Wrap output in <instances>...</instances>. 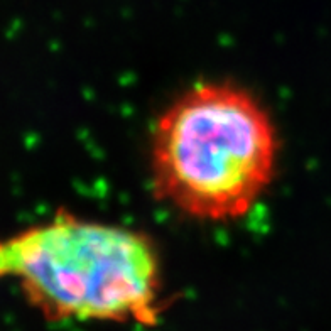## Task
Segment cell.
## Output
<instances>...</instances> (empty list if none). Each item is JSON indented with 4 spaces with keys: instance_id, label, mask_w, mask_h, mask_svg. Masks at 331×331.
<instances>
[{
    "instance_id": "2",
    "label": "cell",
    "mask_w": 331,
    "mask_h": 331,
    "mask_svg": "<svg viewBox=\"0 0 331 331\" xmlns=\"http://www.w3.org/2000/svg\"><path fill=\"white\" fill-rule=\"evenodd\" d=\"M0 277L51 319L152 323L162 306L154 242L122 225L58 213L0 240Z\"/></svg>"
},
{
    "instance_id": "1",
    "label": "cell",
    "mask_w": 331,
    "mask_h": 331,
    "mask_svg": "<svg viewBox=\"0 0 331 331\" xmlns=\"http://www.w3.org/2000/svg\"><path fill=\"white\" fill-rule=\"evenodd\" d=\"M277 155L272 117L249 90L201 81L173 100L154 125L152 188L193 220L233 222L270 188Z\"/></svg>"
}]
</instances>
